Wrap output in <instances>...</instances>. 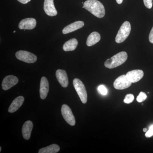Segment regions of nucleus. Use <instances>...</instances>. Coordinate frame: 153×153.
Listing matches in <instances>:
<instances>
[{
    "instance_id": "1",
    "label": "nucleus",
    "mask_w": 153,
    "mask_h": 153,
    "mask_svg": "<svg viewBox=\"0 0 153 153\" xmlns=\"http://www.w3.org/2000/svg\"><path fill=\"white\" fill-rule=\"evenodd\" d=\"M82 8L90 12L98 18H102L105 15L104 6L97 0H87L83 4Z\"/></svg>"
},
{
    "instance_id": "2",
    "label": "nucleus",
    "mask_w": 153,
    "mask_h": 153,
    "mask_svg": "<svg viewBox=\"0 0 153 153\" xmlns=\"http://www.w3.org/2000/svg\"><path fill=\"white\" fill-rule=\"evenodd\" d=\"M127 58L128 55L126 52H119L107 60L105 62V66L110 69L116 68L124 63Z\"/></svg>"
},
{
    "instance_id": "3",
    "label": "nucleus",
    "mask_w": 153,
    "mask_h": 153,
    "mask_svg": "<svg viewBox=\"0 0 153 153\" xmlns=\"http://www.w3.org/2000/svg\"><path fill=\"white\" fill-rule=\"evenodd\" d=\"M131 30L130 23L128 22H124L121 26L115 38V41L118 44L123 43L128 37Z\"/></svg>"
},
{
    "instance_id": "4",
    "label": "nucleus",
    "mask_w": 153,
    "mask_h": 153,
    "mask_svg": "<svg viewBox=\"0 0 153 153\" xmlns=\"http://www.w3.org/2000/svg\"><path fill=\"white\" fill-rule=\"evenodd\" d=\"M73 83L80 100L82 103L85 104L87 101V93L84 84L80 79L77 78H75L73 80Z\"/></svg>"
},
{
    "instance_id": "5",
    "label": "nucleus",
    "mask_w": 153,
    "mask_h": 153,
    "mask_svg": "<svg viewBox=\"0 0 153 153\" xmlns=\"http://www.w3.org/2000/svg\"><path fill=\"white\" fill-rule=\"evenodd\" d=\"M16 56L18 60L27 63H34L37 60V56L36 55L26 51L20 50L18 51L16 53Z\"/></svg>"
},
{
    "instance_id": "6",
    "label": "nucleus",
    "mask_w": 153,
    "mask_h": 153,
    "mask_svg": "<svg viewBox=\"0 0 153 153\" xmlns=\"http://www.w3.org/2000/svg\"><path fill=\"white\" fill-rule=\"evenodd\" d=\"M132 82L129 80L126 74L119 76L114 82V87L117 90H123L131 85Z\"/></svg>"
},
{
    "instance_id": "7",
    "label": "nucleus",
    "mask_w": 153,
    "mask_h": 153,
    "mask_svg": "<svg viewBox=\"0 0 153 153\" xmlns=\"http://www.w3.org/2000/svg\"><path fill=\"white\" fill-rule=\"evenodd\" d=\"M61 114L63 118L68 124L72 126L75 125V118L71 108L67 105L64 104L62 105Z\"/></svg>"
},
{
    "instance_id": "8",
    "label": "nucleus",
    "mask_w": 153,
    "mask_h": 153,
    "mask_svg": "<svg viewBox=\"0 0 153 153\" xmlns=\"http://www.w3.org/2000/svg\"><path fill=\"white\" fill-rule=\"evenodd\" d=\"M19 82V79L16 76L13 75L6 76L3 79L2 87L4 90H8Z\"/></svg>"
},
{
    "instance_id": "9",
    "label": "nucleus",
    "mask_w": 153,
    "mask_h": 153,
    "mask_svg": "<svg viewBox=\"0 0 153 153\" xmlns=\"http://www.w3.org/2000/svg\"><path fill=\"white\" fill-rule=\"evenodd\" d=\"M36 21L33 18H27L22 20L19 24L20 30H33L36 27Z\"/></svg>"
},
{
    "instance_id": "10",
    "label": "nucleus",
    "mask_w": 153,
    "mask_h": 153,
    "mask_svg": "<svg viewBox=\"0 0 153 153\" xmlns=\"http://www.w3.org/2000/svg\"><path fill=\"white\" fill-rule=\"evenodd\" d=\"M127 77L132 83H135L140 81L144 76L143 71L140 69L132 70L126 74Z\"/></svg>"
},
{
    "instance_id": "11",
    "label": "nucleus",
    "mask_w": 153,
    "mask_h": 153,
    "mask_svg": "<svg viewBox=\"0 0 153 153\" xmlns=\"http://www.w3.org/2000/svg\"><path fill=\"white\" fill-rule=\"evenodd\" d=\"M44 9L45 13L50 16H55L57 15L54 0H44Z\"/></svg>"
},
{
    "instance_id": "12",
    "label": "nucleus",
    "mask_w": 153,
    "mask_h": 153,
    "mask_svg": "<svg viewBox=\"0 0 153 153\" xmlns=\"http://www.w3.org/2000/svg\"><path fill=\"white\" fill-rule=\"evenodd\" d=\"M57 80L61 86L64 88L68 86V79L66 71L62 69H58L56 72Z\"/></svg>"
},
{
    "instance_id": "13",
    "label": "nucleus",
    "mask_w": 153,
    "mask_h": 153,
    "mask_svg": "<svg viewBox=\"0 0 153 153\" xmlns=\"http://www.w3.org/2000/svg\"><path fill=\"white\" fill-rule=\"evenodd\" d=\"M49 91V82L46 77L43 76L40 82V94L41 99L44 100L47 97Z\"/></svg>"
},
{
    "instance_id": "14",
    "label": "nucleus",
    "mask_w": 153,
    "mask_h": 153,
    "mask_svg": "<svg viewBox=\"0 0 153 153\" xmlns=\"http://www.w3.org/2000/svg\"><path fill=\"white\" fill-rule=\"evenodd\" d=\"M84 25V22L82 21H77L66 26L63 29L62 32L64 34H68L80 29Z\"/></svg>"
},
{
    "instance_id": "15",
    "label": "nucleus",
    "mask_w": 153,
    "mask_h": 153,
    "mask_svg": "<svg viewBox=\"0 0 153 153\" xmlns=\"http://www.w3.org/2000/svg\"><path fill=\"white\" fill-rule=\"evenodd\" d=\"M33 127V123L31 121H27L24 124L22 127V133L23 137L26 140L30 139Z\"/></svg>"
},
{
    "instance_id": "16",
    "label": "nucleus",
    "mask_w": 153,
    "mask_h": 153,
    "mask_svg": "<svg viewBox=\"0 0 153 153\" xmlns=\"http://www.w3.org/2000/svg\"><path fill=\"white\" fill-rule=\"evenodd\" d=\"M25 100L23 97L19 96L15 99L9 107L8 111L10 113H13L16 111L22 106Z\"/></svg>"
},
{
    "instance_id": "17",
    "label": "nucleus",
    "mask_w": 153,
    "mask_h": 153,
    "mask_svg": "<svg viewBox=\"0 0 153 153\" xmlns=\"http://www.w3.org/2000/svg\"><path fill=\"white\" fill-rule=\"evenodd\" d=\"M100 38L101 37L99 33L97 32H94L91 33L90 35L88 37L86 45L88 47L93 46L100 41Z\"/></svg>"
},
{
    "instance_id": "18",
    "label": "nucleus",
    "mask_w": 153,
    "mask_h": 153,
    "mask_svg": "<svg viewBox=\"0 0 153 153\" xmlns=\"http://www.w3.org/2000/svg\"><path fill=\"white\" fill-rule=\"evenodd\" d=\"M78 45V41L75 38H72L66 43L63 45V49L64 51H73L75 50Z\"/></svg>"
},
{
    "instance_id": "19",
    "label": "nucleus",
    "mask_w": 153,
    "mask_h": 153,
    "mask_svg": "<svg viewBox=\"0 0 153 153\" xmlns=\"http://www.w3.org/2000/svg\"><path fill=\"white\" fill-rule=\"evenodd\" d=\"M60 147L57 145L52 144L42 148L38 151L39 153H56L60 151Z\"/></svg>"
},
{
    "instance_id": "20",
    "label": "nucleus",
    "mask_w": 153,
    "mask_h": 153,
    "mask_svg": "<svg viewBox=\"0 0 153 153\" xmlns=\"http://www.w3.org/2000/svg\"><path fill=\"white\" fill-rule=\"evenodd\" d=\"M134 97L133 94H127L123 102L124 103H126V104H129L134 101Z\"/></svg>"
},
{
    "instance_id": "21",
    "label": "nucleus",
    "mask_w": 153,
    "mask_h": 153,
    "mask_svg": "<svg viewBox=\"0 0 153 153\" xmlns=\"http://www.w3.org/2000/svg\"><path fill=\"white\" fill-rule=\"evenodd\" d=\"M147 96L146 94L143 92H140L139 94L137 97V100L138 102H141L146 99Z\"/></svg>"
},
{
    "instance_id": "22",
    "label": "nucleus",
    "mask_w": 153,
    "mask_h": 153,
    "mask_svg": "<svg viewBox=\"0 0 153 153\" xmlns=\"http://www.w3.org/2000/svg\"><path fill=\"white\" fill-rule=\"evenodd\" d=\"M97 90L102 95H106L108 93V90L105 86L103 85H100L98 86Z\"/></svg>"
},
{
    "instance_id": "23",
    "label": "nucleus",
    "mask_w": 153,
    "mask_h": 153,
    "mask_svg": "<svg viewBox=\"0 0 153 153\" xmlns=\"http://www.w3.org/2000/svg\"><path fill=\"white\" fill-rule=\"evenodd\" d=\"M145 6L148 9L152 8L153 6V0H143Z\"/></svg>"
},
{
    "instance_id": "24",
    "label": "nucleus",
    "mask_w": 153,
    "mask_h": 153,
    "mask_svg": "<svg viewBox=\"0 0 153 153\" xmlns=\"http://www.w3.org/2000/svg\"><path fill=\"white\" fill-rule=\"evenodd\" d=\"M145 136L146 137H151L153 136V125L150 127L148 131L146 132Z\"/></svg>"
},
{
    "instance_id": "25",
    "label": "nucleus",
    "mask_w": 153,
    "mask_h": 153,
    "mask_svg": "<svg viewBox=\"0 0 153 153\" xmlns=\"http://www.w3.org/2000/svg\"><path fill=\"white\" fill-rule=\"evenodd\" d=\"M149 40L151 43L153 44V27L151 30L149 36Z\"/></svg>"
},
{
    "instance_id": "26",
    "label": "nucleus",
    "mask_w": 153,
    "mask_h": 153,
    "mask_svg": "<svg viewBox=\"0 0 153 153\" xmlns=\"http://www.w3.org/2000/svg\"><path fill=\"white\" fill-rule=\"evenodd\" d=\"M31 0H18V1L23 4H26L30 1Z\"/></svg>"
},
{
    "instance_id": "27",
    "label": "nucleus",
    "mask_w": 153,
    "mask_h": 153,
    "mask_svg": "<svg viewBox=\"0 0 153 153\" xmlns=\"http://www.w3.org/2000/svg\"><path fill=\"white\" fill-rule=\"evenodd\" d=\"M117 2V4H122V3L123 1V0H116Z\"/></svg>"
},
{
    "instance_id": "28",
    "label": "nucleus",
    "mask_w": 153,
    "mask_h": 153,
    "mask_svg": "<svg viewBox=\"0 0 153 153\" xmlns=\"http://www.w3.org/2000/svg\"><path fill=\"white\" fill-rule=\"evenodd\" d=\"M143 131L144 132H146L147 131V129L146 128H144L143 129Z\"/></svg>"
},
{
    "instance_id": "29",
    "label": "nucleus",
    "mask_w": 153,
    "mask_h": 153,
    "mask_svg": "<svg viewBox=\"0 0 153 153\" xmlns=\"http://www.w3.org/2000/svg\"><path fill=\"white\" fill-rule=\"evenodd\" d=\"M1 147H0V152H1Z\"/></svg>"
},
{
    "instance_id": "30",
    "label": "nucleus",
    "mask_w": 153,
    "mask_h": 153,
    "mask_svg": "<svg viewBox=\"0 0 153 153\" xmlns=\"http://www.w3.org/2000/svg\"><path fill=\"white\" fill-rule=\"evenodd\" d=\"M16 31H14L13 32V33H16Z\"/></svg>"
}]
</instances>
